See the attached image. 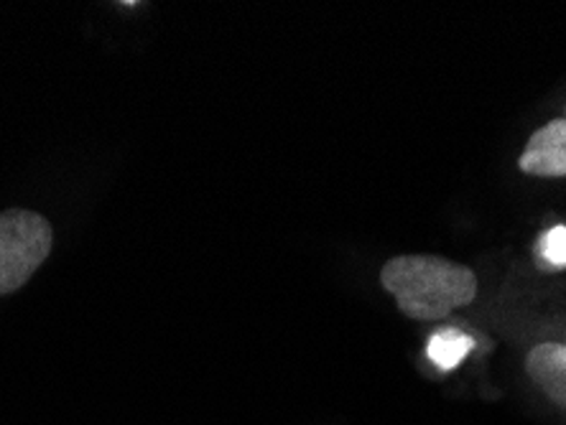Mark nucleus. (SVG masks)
<instances>
[{
    "label": "nucleus",
    "instance_id": "nucleus-6",
    "mask_svg": "<svg viewBox=\"0 0 566 425\" xmlns=\"http://www.w3.org/2000/svg\"><path fill=\"white\" fill-rule=\"evenodd\" d=\"M536 263L544 270H564L566 268V227H552L538 237L536 243Z\"/></svg>",
    "mask_w": 566,
    "mask_h": 425
},
{
    "label": "nucleus",
    "instance_id": "nucleus-3",
    "mask_svg": "<svg viewBox=\"0 0 566 425\" xmlns=\"http://www.w3.org/2000/svg\"><path fill=\"white\" fill-rule=\"evenodd\" d=\"M518 169L528 177H566V118L546 123L528 138L518 158Z\"/></svg>",
    "mask_w": 566,
    "mask_h": 425
},
{
    "label": "nucleus",
    "instance_id": "nucleus-1",
    "mask_svg": "<svg viewBox=\"0 0 566 425\" xmlns=\"http://www.w3.org/2000/svg\"><path fill=\"white\" fill-rule=\"evenodd\" d=\"M380 283L416 321L444 319L478 296V275L439 255H398L382 265Z\"/></svg>",
    "mask_w": 566,
    "mask_h": 425
},
{
    "label": "nucleus",
    "instance_id": "nucleus-4",
    "mask_svg": "<svg viewBox=\"0 0 566 425\" xmlns=\"http://www.w3.org/2000/svg\"><path fill=\"white\" fill-rule=\"evenodd\" d=\"M528 378L554 405L566 413V344H538L526 357Z\"/></svg>",
    "mask_w": 566,
    "mask_h": 425
},
{
    "label": "nucleus",
    "instance_id": "nucleus-2",
    "mask_svg": "<svg viewBox=\"0 0 566 425\" xmlns=\"http://www.w3.org/2000/svg\"><path fill=\"white\" fill-rule=\"evenodd\" d=\"M54 232L44 216L29 210L0 212V296L13 294L52 253Z\"/></svg>",
    "mask_w": 566,
    "mask_h": 425
},
{
    "label": "nucleus",
    "instance_id": "nucleus-5",
    "mask_svg": "<svg viewBox=\"0 0 566 425\" xmlns=\"http://www.w3.org/2000/svg\"><path fill=\"white\" fill-rule=\"evenodd\" d=\"M474 341L470 334H464L460 329H439L431 334L427 344V357L429 362L441 372H452L460 366L468 354L472 352Z\"/></svg>",
    "mask_w": 566,
    "mask_h": 425
}]
</instances>
